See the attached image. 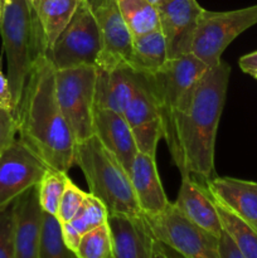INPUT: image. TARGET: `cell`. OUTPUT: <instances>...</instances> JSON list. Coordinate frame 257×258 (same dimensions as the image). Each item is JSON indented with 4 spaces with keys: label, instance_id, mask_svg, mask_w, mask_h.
<instances>
[{
    "label": "cell",
    "instance_id": "obj_23",
    "mask_svg": "<svg viewBox=\"0 0 257 258\" xmlns=\"http://www.w3.org/2000/svg\"><path fill=\"white\" fill-rule=\"evenodd\" d=\"M117 4L134 38L159 29L158 9L149 0H117Z\"/></svg>",
    "mask_w": 257,
    "mask_h": 258
},
{
    "label": "cell",
    "instance_id": "obj_6",
    "mask_svg": "<svg viewBox=\"0 0 257 258\" xmlns=\"http://www.w3.org/2000/svg\"><path fill=\"white\" fill-rule=\"evenodd\" d=\"M96 73L92 66L55 70L54 73L58 103L77 144L95 135Z\"/></svg>",
    "mask_w": 257,
    "mask_h": 258
},
{
    "label": "cell",
    "instance_id": "obj_35",
    "mask_svg": "<svg viewBox=\"0 0 257 258\" xmlns=\"http://www.w3.org/2000/svg\"><path fill=\"white\" fill-rule=\"evenodd\" d=\"M60 227H62V237L63 241H65L66 246L70 249H72L73 252H76L78 244H80L81 237L82 234L72 226L71 222H66V223H60Z\"/></svg>",
    "mask_w": 257,
    "mask_h": 258
},
{
    "label": "cell",
    "instance_id": "obj_9",
    "mask_svg": "<svg viewBox=\"0 0 257 258\" xmlns=\"http://www.w3.org/2000/svg\"><path fill=\"white\" fill-rule=\"evenodd\" d=\"M257 24V4L229 12L204 9L191 53L209 68L218 64L226 48L241 33Z\"/></svg>",
    "mask_w": 257,
    "mask_h": 258
},
{
    "label": "cell",
    "instance_id": "obj_13",
    "mask_svg": "<svg viewBox=\"0 0 257 258\" xmlns=\"http://www.w3.org/2000/svg\"><path fill=\"white\" fill-rule=\"evenodd\" d=\"M113 258H151L156 238L145 216L108 214Z\"/></svg>",
    "mask_w": 257,
    "mask_h": 258
},
{
    "label": "cell",
    "instance_id": "obj_22",
    "mask_svg": "<svg viewBox=\"0 0 257 258\" xmlns=\"http://www.w3.org/2000/svg\"><path fill=\"white\" fill-rule=\"evenodd\" d=\"M123 116L131 127L155 118H161L160 103L149 76L135 73L134 92L123 111Z\"/></svg>",
    "mask_w": 257,
    "mask_h": 258
},
{
    "label": "cell",
    "instance_id": "obj_12",
    "mask_svg": "<svg viewBox=\"0 0 257 258\" xmlns=\"http://www.w3.org/2000/svg\"><path fill=\"white\" fill-rule=\"evenodd\" d=\"M156 9L169 59L191 53L204 8L197 0H169Z\"/></svg>",
    "mask_w": 257,
    "mask_h": 258
},
{
    "label": "cell",
    "instance_id": "obj_10",
    "mask_svg": "<svg viewBox=\"0 0 257 258\" xmlns=\"http://www.w3.org/2000/svg\"><path fill=\"white\" fill-rule=\"evenodd\" d=\"M48 166L19 138L0 155V211L38 185Z\"/></svg>",
    "mask_w": 257,
    "mask_h": 258
},
{
    "label": "cell",
    "instance_id": "obj_28",
    "mask_svg": "<svg viewBox=\"0 0 257 258\" xmlns=\"http://www.w3.org/2000/svg\"><path fill=\"white\" fill-rule=\"evenodd\" d=\"M107 219L108 211L105 204L95 196L88 193L71 223L81 234H85L86 232L91 231L96 227L107 223Z\"/></svg>",
    "mask_w": 257,
    "mask_h": 258
},
{
    "label": "cell",
    "instance_id": "obj_18",
    "mask_svg": "<svg viewBox=\"0 0 257 258\" xmlns=\"http://www.w3.org/2000/svg\"><path fill=\"white\" fill-rule=\"evenodd\" d=\"M214 198L257 231V183L236 178H212L203 181Z\"/></svg>",
    "mask_w": 257,
    "mask_h": 258
},
{
    "label": "cell",
    "instance_id": "obj_3",
    "mask_svg": "<svg viewBox=\"0 0 257 258\" xmlns=\"http://www.w3.org/2000/svg\"><path fill=\"white\" fill-rule=\"evenodd\" d=\"M0 34L15 116L33 67L45 54L42 32L29 0H0Z\"/></svg>",
    "mask_w": 257,
    "mask_h": 258
},
{
    "label": "cell",
    "instance_id": "obj_30",
    "mask_svg": "<svg viewBox=\"0 0 257 258\" xmlns=\"http://www.w3.org/2000/svg\"><path fill=\"white\" fill-rule=\"evenodd\" d=\"M88 193H86L82 189L78 188L70 179L67 185H66L65 193H63L62 199H60L57 216H55L58 221L60 223L72 221V218L76 216V213L78 212L80 207L82 206V203L85 202Z\"/></svg>",
    "mask_w": 257,
    "mask_h": 258
},
{
    "label": "cell",
    "instance_id": "obj_15",
    "mask_svg": "<svg viewBox=\"0 0 257 258\" xmlns=\"http://www.w3.org/2000/svg\"><path fill=\"white\" fill-rule=\"evenodd\" d=\"M174 204L189 221L218 238L221 237L223 227L214 199L207 190L206 184L199 183L189 174H181L180 188Z\"/></svg>",
    "mask_w": 257,
    "mask_h": 258
},
{
    "label": "cell",
    "instance_id": "obj_16",
    "mask_svg": "<svg viewBox=\"0 0 257 258\" xmlns=\"http://www.w3.org/2000/svg\"><path fill=\"white\" fill-rule=\"evenodd\" d=\"M95 135L108 151L116 156L130 175L131 166L138 155L133 127L122 113L96 108Z\"/></svg>",
    "mask_w": 257,
    "mask_h": 258
},
{
    "label": "cell",
    "instance_id": "obj_14",
    "mask_svg": "<svg viewBox=\"0 0 257 258\" xmlns=\"http://www.w3.org/2000/svg\"><path fill=\"white\" fill-rule=\"evenodd\" d=\"M43 216L37 185L14 202L15 258H39Z\"/></svg>",
    "mask_w": 257,
    "mask_h": 258
},
{
    "label": "cell",
    "instance_id": "obj_26",
    "mask_svg": "<svg viewBox=\"0 0 257 258\" xmlns=\"http://www.w3.org/2000/svg\"><path fill=\"white\" fill-rule=\"evenodd\" d=\"M70 176L65 171L48 169L47 173L38 184V194H39V202L44 213L57 216L59 202L65 193L66 185H67Z\"/></svg>",
    "mask_w": 257,
    "mask_h": 258
},
{
    "label": "cell",
    "instance_id": "obj_32",
    "mask_svg": "<svg viewBox=\"0 0 257 258\" xmlns=\"http://www.w3.org/2000/svg\"><path fill=\"white\" fill-rule=\"evenodd\" d=\"M18 122L14 113L0 108V155L17 139Z\"/></svg>",
    "mask_w": 257,
    "mask_h": 258
},
{
    "label": "cell",
    "instance_id": "obj_2",
    "mask_svg": "<svg viewBox=\"0 0 257 258\" xmlns=\"http://www.w3.org/2000/svg\"><path fill=\"white\" fill-rule=\"evenodd\" d=\"M231 67L221 60L208 68L197 85L190 103L174 120L170 151L180 174L209 180L214 175V149L226 103Z\"/></svg>",
    "mask_w": 257,
    "mask_h": 258
},
{
    "label": "cell",
    "instance_id": "obj_24",
    "mask_svg": "<svg viewBox=\"0 0 257 258\" xmlns=\"http://www.w3.org/2000/svg\"><path fill=\"white\" fill-rule=\"evenodd\" d=\"M214 199V198H213ZM222 227L231 236L244 258H257V231L214 199Z\"/></svg>",
    "mask_w": 257,
    "mask_h": 258
},
{
    "label": "cell",
    "instance_id": "obj_38",
    "mask_svg": "<svg viewBox=\"0 0 257 258\" xmlns=\"http://www.w3.org/2000/svg\"><path fill=\"white\" fill-rule=\"evenodd\" d=\"M149 2H150L151 4L154 5V7L158 8V7H160V5H163V4H165V3H168L169 0H149Z\"/></svg>",
    "mask_w": 257,
    "mask_h": 258
},
{
    "label": "cell",
    "instance_id": "obj_19",
    "mask_svg": "<svg viewBox=\"0 0 257 258\" xmlns=\"http://www.w3.org/2000/svg\"><path fill=\"white\" fill-rule=\"evenodd\" d=\"M96 70V108L111 110L123 115L134 92L135 73L127 66Z\"/></svg>",
    "mask_w": 257,
    "mask_h": 258
},
{
    "label": "cell",
    "instance_id": "obj_8",
    "mask_svg": "<svg viewBox=\"0 0 257 258\" xmlns=\"http://www.w3.org/2000/svg\"><path fill=\"white\" fill-rule=\"evenodd\" d=\"M145 218L154 237L183 258H222L218 237L189 221L174 203L158 216Z\"/></svg>",
    "mask_w": 257,
    "mask_h": 258
},
{
    "label": "cell",
    "instance_id": "obj_27",
    "mask_svg": "<svg viewBox=\"0 0 257 258\" xmlns=\"http://www.w3.org/2000/svg\"><path fill=\"white\" fill-rule=\"evenodd\" d=\"M111 252L110 227L105 223L82 234L75 253L77 258H108Z\"/></svg>",
    "mask_w": 257,
    "mask_h": 258
},
{
    "label": "cell",
    "instance_id": "obj_25",
    "mask_svg": "<svg viewBox=\"0 0 257 258\" xmlns=\"http://www.w3.org/2000/svg\"><path fill=\"white\" fill-rule=\"evenodd\" d=\"M39 258H77L75 252L66 246L62 237V227L57 217L44 213Z\"/></svg>",
    "mask_w": 257,
    "mask_h": 258
},
{
    "label": "cell",
    "instance_id": "obj_37",
    "mask_svg": "<svg viewBox=\"0 0 257 258\" xmlns=\"http://www.w3.org/2000/svg\"><path fill=\"white\" fill-rule=\"evenodd\" d=\"M151 258H173V257H170L168 253H166L165 248H164V244L160 243V242L156 239L155 246H154L153 257Z\"/></svg>",
    "mask_w": 257,
    "mask_h": 258
},
{
    "label": "cell",
    "instance_id": "obj_34",
    "mask_svg": "<svg viewBox=\"0 0 257 258\" xmlns=\"http://www.w3.org/2000/svg\"><path fill=\"white\" fill-rule=\"evenodd\" d=\"M219 252H221L222 258H244L239 252L238 247L233 242V239L224 229L219 237Z\"/></svg>",
    "mask_w": 257,
    "mask_h": 258
},
{
    "label": "cell",
    "instance_id": "obj_5",
    "mask_svg": "<svg viewBox=\"0 0 257 258\" xmlns=\"http://www.w3.org/2000/svg\"><path fill=\"white\" fill-rule=\"evenodd\" d=\"M208 66L193 53L166 60L159 72L149 76L160 103L164 139L170 149L174 141V120L190 103L197 85Z\"/></svg>",
    "mask_w": 257,
    "mask_h": 258
},
{
    "label": "cell",
    "instance_id": "obj_36",
    "mask_svg": "<svg viewBox=\"0 0 257 258\" xmlns=\"http://www.w3.org/2000/svg\"><path fill=\"white\" fill-rule=\"evenodd\" d=\"M238 64L244 73H248L253 78H257V50L239 58Z\"/></svg>",
    "mask_w": 257,
    "mask_h": 258
},
{
    "label": "cell",
    "instance_id": "obj_4",
    "mask_svg": "<svg viewBox=\"0 0 257 258\" xmlns=\"http://www.w3.org/2000/svg\"><path fill=\"white\" fill-rule=\"evenodd\" d=\"M76 165L85 175L90 193L100 199L108 214L140 216L130 175L96 135L77 144Z\"/></svg>",
    "mask_w": 257,
    "mask_h": 258
},
{
    "label": "cell",
    "instance_id": "obj_29",
    "mask_svg": "<svg viewBox=\"0 0 257 258\" xmlns=\"http://www.w3.org/2000/svg\"><path fill=\"white\" fill-rule=\"evenodd\" d=\"M138 151L145 155L156 158V149L161 139H164V127L161 118L148 121L133 127Z\"/></svg>",
    "mask_w": 257,
    "mask_h": 258
},
{
    "label": "cell",
    "instance_id": "obj_11",
    "mask_svg": "<svg viewBox=\"0 0 257 258\" xmlns=\"http://www.w3.org/2000/svg\"><path fill=\"white\" fill-rule=\"evenodd\" d=\"M97 22L102 42V52L96 68L127 66L133 48V34L128 30L117 0H87Z\"/></svg>",
    "mask_w": 257,
    "mask_h": 258
},
{
    "label": "cell",
    "instance_id": "obj_17",
    "mask_svg": "<svg viewBox=\"0 0 257 258\" xmlns=\"http://www.w3.org/2000/svg\"><path fill=\"white\" fill-rule=\"evenodd\" d=\"M130 180L139 208L145 217L158 216L170 204L154 156L138 153L131 166Z\"/></svg>",
    "mask_w": 257,
    "mask_h": 258
},
{
    "label": "cell",
    "instance_id": "obj_39",
    "mask_svg": "<svg viewBox=\"0 0 257 258\" xmlns=\"http://www.w3.org/2000/svg\"><path fill=\"white\" fill-rule=\"evenodd\" d=\"M108 258H113V257H112V254H111V256H110V257H108Z\"/></svg>",
    "mask_w": 257,
    "mask_h": 258
},
{
    "label": "cell",
    "instance_id": "obj_21",
    "mask_svg": "<svg viewBox=\"0 0 257 258\" xmlns=\"http://www.w3.org/2000/svg\"><path fill=\"white\" fill-rule=\"evenodd\" d=\"M168 59L164 35L160 29H156L134 38L127 67L139 75L153 76L163 68Z\"/></svg>",
    "mask_w": 257,
    "mask_h": 258
},
{
    "label": "cell",
    "instance_id": "obj_7",
    "mask_svg": "<svg viewBox=\"0 0 257 258\" xmlns=\"http://www.w3.org/2000/svg\"><path fill=\"white\" fill-rule=\"evenodd\" d=\"M102 52L100 29L87 0H82L49 52L45 53L54 70L92 66L97 67Z\"/></svg>",
    "mask_w": 257,
    "mask_h": 258
},
{
    "label": "cell",
    "instance_id": "obj_20",
    "mask_svg": "<svg viewBox=\"0 0 257 258\" xmlns=\"http://www.w3.org/2000/svg\"><path fill=\"white\" fill-rule=\"evenodd\" d=\"M38 19L45 53L70 24L82 0H29Z\"/></svg>",
    "mask_w": 257,
    "mask_h": 258
},
{
    "label": "cell",
    "instance_id": "obj_33",
    "mask_svg": "<svg viewBox=\"0 0 257 258\" xmlns=\"http://www.w3.org/2000/svg\"><path fill=\"white\" fill-rule=\"evenodd\" d=\"M0 108H4L13 113L15 112L9 81H8L7 75H4L2 70V58H0Z\"/></svg>",
    "mask_w": 257,
    "mask_h": 258
},
{
    "label": "cell",
    "instance_id": "obj_40",
    "mask_svg": "<svg viewBox=\"0 0 257 258\" xmlns=\"http://www.w3.org/2000/svg\"><path fill=\"white\" fill-rule=\"evenodd\" d=\"M256 80H257V78H256Z\"/></svg>",
    "mask_w": 257,
    "mask_h": 258
},
{
    "label": "cell",
    "instance_id": "obj_1",
    "mask_svg": "<svg viewBox=\"0 0 257 258\" xmlns=\"http://www.w3.org/2000/svg\"><path fill=\"white\" fill-rule=\"evenodd\" d=\"M55 70L42 54L24 87L15 118L19 139L49 169L68 173L76 165L77 140L55 95Z\"/></svg>",
    "mask_w": 257,
    "mask_h": 258
},
{
    "label": "cell",
    "instance_id": "obj_31",
    "mask_svg": "<svg viewBox=\"0 0 257 258\" xmlns=\"http://www.w3.org/2000/svg\"><path fill=\"white\" fill-rule=\"evenodd\" d=\"M0 258H15L14 202L0 211Z\"/></svg>",
    "mask_w": 257,
    "mask_h": 258
}]
</instances>
